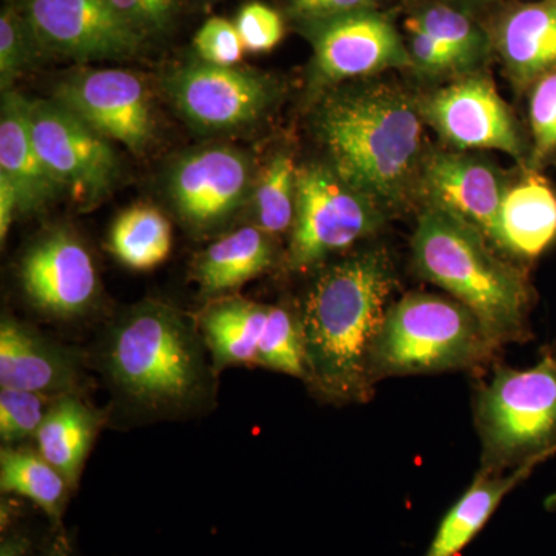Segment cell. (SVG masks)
Here are the masks:
<instances>
[{
    "instance_id": "36",
    "label": "cell",
    "mask_w": 556,
    "mask_h": 556,
    "mask_svg": "<svg viewBox=\"0 0 556 556\" xmlns=\"http://www.w3.org/2000/svg\"><path fill=\"white\" fill-rule=\"evenodd\" d=\"M405 31H407V50L413 67L422 70L428 75L467 72L455 51L450 50L444 43L431 38L426 31L408 22H405Z\"/></svg>"
},
{
    "instance_id": "31",
    "label": "cell",
    "mask_w": 556,
    "mask_h": 556,
    "mask_svg": "<svg viewBox=\"0 0 556 556\" xmlns=\"http://www.w3.org/2000/svg\"><path fill=\"white\" fill-rule=\"evenodd\" d=\"M33 391L0 388V438L3 444L36 438L54 399Z\"/></svg>"
},
{
    "instance_id": "14",
    "label": "cell",
    "mask_w": 556,
    "mask_h": 556,
    "mask_svg": "<svg viewBox=\"0 0 556 556\" xmlns=\"http://www.w3.org/2000/svg\"><path fill=\"white\" fill-rule=\"evenodd\" d=\"M507 186L495 164L482 156L464 150L433 152L424 160L417 195L427 207L466 223L493 244Z\"/></svg>"
},
{
    "instance_id": "41",
    "label": "cell",
    "mask_w": 556,
    "mask_h": 556,
    "mask_svg": "<svg viewBox=\"0 0 556 556\" xmlns=\"http://www.w3.org/2000/svg\"><path fill=\"white\" fill-rule=\"evenodd\" d=\"M547 507L548 508H555L556 507V493H554V495L548 497Z\"/></svg>"
},
{
    "instance_id": "15",
    "label": "cell",
    "mask_w": 556,
    "mask_h": 556,
    "mask_svg": "<svg viewBox=\"0 0 556 556\" xmlns=\"http://www.w3.org/2000/svg\"><path fill=\"white\" fill-rule=\"evenodd\" d=\"M21 280L36 308L61 318L89 311L100 289L90 252L67 230H53L28 249Z\"/></svg>"
},
{
    "instance_id": "19",
    "label": "cell",
    "mask_w": 556,
    "mask_h": 556,
    "mask_svg": "<svg viewBox=\"0 0 556 556\" xmlns=\"http://www.w3.org/2000/svg\"><path fill=\"white\" fill-rule=\"evenodd\" d=\"M556 240V193L535 169L507 186L493 247L511 257L535 260Z\"/></svg>"
},
{
    "instance_id": "43",
    "label": "cell",
    "mask_w": 556,
    "mask_h": 556,
    "mask_svg": "<svg viewBox=\"0 0 556 556\" xmlns=\"http://www.w3.org/2000/svg\"><path fill=\"white\" fill-rule=\"evenodd\" d=\"M554 351H555V353H556V350H554Z\"/></svg>"
},
{
    "instance_id": "34",
    "label": "cell",
    "mask_w": 556,
    "mask_h": 556,
    "mask_svg": "<svg viewBox=\"0 0 556 556\" xmlns=\"http://www.w3.org/2000/svg\"><path fill=\"white\" fill-rule=\"evenodd\" d=\"M193 49L201 61L218 67H236L247 51L236 22L218 16L211 17L201 25L193 38Z\"/></svg>"
},
{
    "instance_id": "10",
    "label": "cell",
    "mask_w": 556,
    "mask_h": 556,
    "mask_svg": "<svg viewBox=\"0 0 556 556\" xmlns=\"http://www.w3.org/2000/svg\"><path fill=\"white\" fill-rule=\"evenodd\" d=\"M420 115L457 150H500L525 160L517 119L484 75H466L419 100Z\"/></svg>"
},
{
    "instance_id": "5",
    "label": "cell",
    "mask_w": 556,
    "mask_h": 556,
    "mask_svg": "<svg viewBox=\"0 0 556 556\" xmlns=\"http://www.w3.org/2000/svg\"><path fill=\"white\" fill-rule=\"evenodd\" d=\"M500 343L455 299L412 292L388 309L369 356L372 382L393 376L434 375L481 365Z\"/></svg>"
},
{
    "instance_id": "27",
    "label": "cell",
    "mask_w": 556,
    "mask_h": 556,
    "mask_svg": "<svg viewBox=\"0 0 556 556\" xmlns=\"http://www.w3.org/2000/svg\"><path fill=\"white\" fill-rule=\"evenodd\" d=\"M298 169L287 152H278L266 164L254 189L255 228L269 237L287 232L294 225Z\"/></svg>"
},
{
    "instance_id": "11",
    "label": "cell",
    "mask_w": 556,
    "mask_h": 556,
    "mask_svg": "<svg viewBox=\"0 0 556 556\" xmlns=\"http://www.w3.org/2000/svg\"><path fill=\"white\" fill-rule=\"evenodd\" d=\"M172 101L193 126L232 130L262 118L276 98L273 80L252 70L195 62L166 84Z\"/></svg>"
},
{
    "instance_id": "25",
    "label": "cell",
    "mask_w": 556,
    "mask_h": 556,
    "mask_svg": "<svg viewBox=\"0 0 556 556\" xmlns=\"http://www.w3.org/2000/svg\"><path fill=\"white\" fill-rule=\"evenodd\" d=\"M70 485L61 471L51 466L39 452L7 445L0 452V489L33 501L60 522L67 506Z\"/></svg>"
},
{
    "instance_id": "8",
    "label": "cell",
    "mask_w": 556,
    "mask_h": 556,
    "mask_svg": "<svg viewBox=\"0 0 556 556\" xmlns=\"http://www.w3.org/2000/svg\"><path fill=\"white\" fill-rule=\"evenodd\" d=\"M33 141L50 174L76 200L105 197L119 174L109 139L56 100L28 102Z\"/></svg>"
},
{
    "instance_id": "42",
    "label": "cell",
    "mask_w": 556,
    "mask_h": 556,
    "mask_svg": "<svg viewBox=\"0 0 556 556\" xmlns=\"http://www.w3.org/2000/svg\"><path fill=\"white\" fill-rule=\"evenodd\" d=\"M16 2V0H7V3H13Z\"/></svg>"
},
{
    "instance_id": "30",
    "label": "cell",
    "mask_w": 556,
    "mask_h": 556,
    "mask_svg": "<svg viewBox=\"0 0 556 556\" xmlns=\"http://www.w3.org/2000/svg\"><path fill=\"white\" fill-rule=\"evenodd\" d=\"M46 53L40 47L30 22L22 13L16 2L7 3L0 13V84L2 90L9 91L14 80L20 78L25 70L40 54Z\"/></svg>"
},
{
    "instance_id": "3",
    "label": "cell",
    "mask_w": 556,
    "mask_h": 556,
    "mask_svg": "<svg viewBox=\"0 0 556 556\" xmlns=\"http://www.w3.org/2000/svg\"><path fill=\"white\" fill-rule=\"evenodd\" d=\"M490 244L466 223L426 207L413 236V262L420 277L467 306L503 346L529 338L533 294L526 274Z\"/></svg>"
},
{
    "instance_id": "12",
    "label": "cell",
    "mask_w": 556,
    "mask_h": 556,
    "mask_svg": "<svg viewBox=\"0 0 556 556\" xmlns=\"http://www.w3.org/2000/svg\"><path fill=\"white\" fill-rule=\"evenodd\" d=\"M314 73L324 86L413 67L396 28L376 10L308 24Z\"/></svg>"
},
{
    "instance_id": "39",
    "label": "cell",
    "mask_w": 556,
    "mask_h": 556,
    "mask_svg": "<svg viewBox=\"0 0 556 556\" xmlns=\"http://www.w3.org/2000/svg\"><path fill=\"white\" fill-rule=\"evenodd\" d=\"M30 538L22 532H10L3 535L0 543V556H28L30 554Z\"/></svg>"
},
{
    "instance_id": "35",
    "label": "cell",
    "mask_w": 556,
    "mask_h": 556,
    "mask_svg": "<svg viewBox=\"0 0 556 556\" xmlns=\"http://www.w3.org/2000/svg\"><path fill=\"white\" fill-rule=\"evenodd\" d=\"M236 27L249 53H266L276 49L285 36V22L280 13L260 2L241 7Z\"/></svg>"
},
{
    "instance_id": "4",
    "label": "cell",
    "mask_w": 556,
    "mask_h": 556,
    "mask_svg": "<svg viewBox=\"0 0 556 556\" xmlns=\"http://www.w3.org/2000/svg\"><path fill=\"white\" fill-rule=\"evenodd\" d=\"M105 368L124 396L153 413L192 407L207 383L199 340L177 311L159 302L142 303L121 321Z\"/></svg>"
},
{
    "instance_id": "38",
    "label": "cell",
    "mask_w": 556,
    "mask_h": 556,
    "mask_svg": "<svg viewBox=\"0 0 556 556\" xmlns=\"http://www.w3.org/2000/svg\"><path fill=\"white\" fill-rule=\"evenodd\" d=\"M20 214V199L9 179L0 175V240L9 236L14 215Z\"/></svg>"
},
{
    "instance_id": "16",
    "label": "cell",
    "mask_w": 556,
    "mask_h": 556,
    "mask_svg": "<svg viewBox=\"0 0 556 556\" xmlns=\"http://www.w3.org/2000/svg\"><path fill=\"white\" fill-rule=\"evenodd\" d=\"M251 189L248 160L237 150L212 148L185 156L172 170L170 199L179 217L195 229L229 218Z\"/></svg>"
},
{
    "instance_id": "20",
    "label": "cell",
    "mask_w": 556,
    "mask_h": 556,
    "mask_svg": "<svg viewBox=\"0 0 556 556\" xmlns=\"http://www.w3.org/2000/svg\"><path fill=\"white\" fill-rule=\"evenodd\" d=\"M495 46L508 78L519 89L556 70V0H538L508 11Z\"/></svg>"
},
{
    "instance_id": "18",
    "label": "cell",
    "mask_w": 556,
    "mask_h": 556,
    "mask_svg": "<svg viewBox=\"0 0 556 556\" xmlns=\"http://www.w3.org/2000/svg\"><path fill=\"white\" fill-rule=\"evenodd\" d=\"M28 102L17 91H3L0 112V175L16 189L20 214L46 207L64 190L33 141Z\"/></svg>"
},
{
    "instance_id": "6",
    "label": "cell",
    "mask_w": 556,
    "mask_h": 556,
    "mask_svg": "<svg viewBox=\"0 0 556 556\" xmlns=\"http://www.w3.org/2000/svg\"><path fill=\"white\" fill-rule=\"evenodd\" d=\"M481 470L501 473L556 452V353L532 368L496 367L477 396Z\"/></svg>"
},
{
    "instance_id": "32",
    "label": "cell",
    "mask_w": 556,
    "mask_h": 556,
    "mask_svg": "<svg viewBox=\"0 0 556 556\" xmlns=\"http://www.w3.org/2000/svg\"><path fill=\"white\" fill-rule=\"evenodd\" d=\"M530 169H540L556 156V70L530 87Z\"/></svg>"
},
{
    "instance_id": "2",
    "label": "cell",
    "mask_w": 556,
    "mask_h": 556,
    "mask_svg": "<svg viewBox=\"0 0 556 556\" xmlns=\"http://www.w3.org/2000/svg\"><path fill=\"white\" fill-rule=\"evenodd\" d=\"M419 101L382 80L329 91L316 110V134L329 166L382 211L417 195L424 149Z\"/></svg>"
},
{
    "instance_id": "28",
    "label": "cell",
    "mask_w": 556,
    "mask_h": 556,
    "mask_svg": "<svg viewBox=\"0 0 556 556\" xmlns=\"http://www.w3.org/2000/svg\"><path fill=\"white\" fill-rule=\"evenodd\" d=\"M407 22L455 51L467 72L477 67L489 51L490 42L485 33L470 17L452 7H426L408 17Z\"/></svg>"
},
{
    "instance_id": "37",
    "label": "cell",
    "mask_w": 556,
    "mask_h": 556,
    "mask_svg": "<svg viewBox=\"0 0 556 556\" xmlns=\"http://www.w3.org/2000/svg\"><path fill=\"white\" fill-rule=\"evenodd\" d=\"M288 13L303 24H316L375 10L378 0H287Z\"/></svg>"
},
{
    "instance_id": "1",
    "label": "cell",
    "mask_w": 556,
    "mask_h": 556,
    "mask_svg": "<svg viewBox=\"0 0 556 556\" xmlns=\"http://www.w3.org/2000/svg\"><path fill=\"white\" fill-rule=\"evenodd\" d=\"M396 283L390 255L376 248L329 266L311 285L299 313L306 382L328 401L356 404L371 397L369 356Z\"/></svg>"
},
{
    "instance_id": "21",
    "label": "cell",
    "mask_w": 556,
    "mask_h": 556,
    "mask_svg": "<svg viewBox=\"0 0 556 556\" xmlns=\"http://www.w3.org/2000/svg\"><path fill=\"white\" fill-rule=\"evenodd\" d=\"M540 463L515 468L510 475L489 473L481 470L470 489L450 508L431 541L426 556H456L481 532L501 501L519 482L525 481Z\"/></svg>"
},
{
    "instance_id": "22",
    "label": "cell",
    "mask_w": 556,
    "mask_h": 556,
    "mask_svg": "<svg viewBox=\"0 0 556 556\" xmlns=\"http://www.w3.org/2000/svg\"><path fill=\"white\" fill-rule=\"evenodd\" d=\"M101 422V416L83 399L64 394L54 399L36 434L40 455L61 471L72 486L78 485Z\"/></svg>"
},
{
    "instance_id": "9",
    "label": "cell",
    "mask_w": 556,
    "mask_h": 556,
    "mask_svg": "<svg viewBox=\"0 0 556 556\" xmlns=\"http://www.w3.org/2000/svg\"><path fill=\"white\" fill-rule=\"evenodd\" d=\"M46 53L76 61H119L144 46L108 0H16Z\"/></svg>"
},
{
    "instance_id": "17",
    "label": "cell",
    "mask_w": 556,
    "mask_h": 556,
    "mask_svg": "<svg viewBox=\"0 0 556 556\" xmlns=\"http://www.w3.org/2000/svg\"><path fill=\"white\" fill-rule=\"evenodd\" d=\"M80 382L79 358L20 321L0 324V387L64 396Z\"/></svg>"
},
{
    "instance_id": "33",
    "label": "cell",
    "mask_w": 556,
    "mask_h": 556,
    "mask_svg": "<svg viewBox=\"0 0 556 556\" xmlns=\"http://www.w3.org/2000/svg\"><path fill=\"white\" fill-rule=\"evenodd\" d=\"M142 39L166 36L177 24L182 0H108Z\"/></svg>"
},
{
    "instance_id": "23",
    "label": "cell",
    "mask_w": 556,
    "mask_h": 556,
    "mask_svg": "<svg viewBox=\"0 0 556 556\" xmlns=\"http://www.w3.org/2000/svg\"><path fill=\"white\" fill-rule=\"evenodd\" d=\"M273 237L247 226L223 237L200 255L195 276L207 294H219L247 283L274 263Z\"/></svg>"
},
{
    "instance_id": "24",
    "label": "cell",
    "mask_w": 556,
    "mask_h": 556,
    "mask_svg": "<svg viewBox=\"0 0 556 556\" xmlns=\"http://www.w3.org/2000/svg\"><path fill=\"white\" fill-rule=\"evenodd\" d=\"M269 309L241 299L222 300L206 309L201 329L215 368L255 364Z\"/></svg>"
},
{
    "instance_id": "26",
    "label": "cell",
    "mask_w": 556,
    "mask_h": 556,
    "mask_svg": "<svg viewBox=\"0 0 556 556\" xmlns=\"http://www.w3.org/2000/svg\"><path fill=\"white\" fill-rule=\"evenodd\" d=\"M110 251L127 268H156L172 249V228L159 208L137 204L124 211L110 230Z\"/></svg>"
},
{
    "instance_id": "40",
    "label": "cell",
    "mask_w": 556,
    "mask_h": 556,
    "mask_svg": "<svg viewBox=\"0 0 556 556\" xmlns=\"http://www.w3.org/2000/svg\"><path fill=\"white\" fill-rule=\"evenodd\" d=\"M42 556H68L67 541H65L64 538H58V540H54V543L43 552Z\"/></svg>"
},
{
    "instance_id": "29",
    "label": "cell",
    "mask_w": 556,
    "mask_h": 556,
    "mask_svg": "<svg viewBox=\"0 0 556 556\" xmlns=\"http://www.w3.org/2000/svg\"><path fill=\"white\" fill-rule=\"evenodd\" d=\"M255 364L294 378H308L299 314L283 306H270Z\"/></svg>"
},
{
    "instance_id": "13",
    "label": "cell",
    "mask_w": 556,
    "mask_h": 556,
    "mask_svg": "<svg viewBox=\"0 0 556 556\" xmlns=\"http://www.w3.org/2000/svg\"><path fill=\"white\" fill-rule=\"evenodd\" d=\"M54 100L109 141H118L134 152H142L152 141L148 89L129 70H79L62 80Z\"/></svg>"
},
{
    "instance_id": "7",
    "label": "cell",
    "mask_w": 556,
    "mask_h": 556,
    "mask_svg": "<svg viewBox=\"0 0 556 556\" xmlns=\"http://www.w3.org/2000/svg\"><path fill=\"white\" fill-rule=\"evenodd\" d=\"M383 219L386 211L348 185L329 164L299 167L289 268H313L329 255L346 251L378 232Z\"/></svg>"
}]
</instances>
